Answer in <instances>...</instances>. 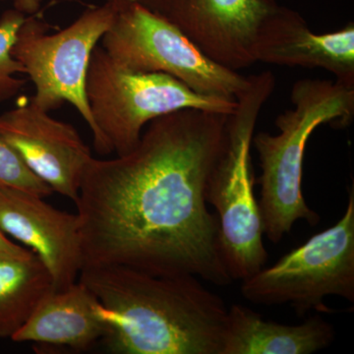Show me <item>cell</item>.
Returning a JSON list of instances; mask_svg holds the SVG:
<instances>
[{"instance_id": "6da1fadb", "label": "cell", "mask_w": 354, "mask_h": 354, "mask_svg": "<svg viewBox=\"0 0 354 354\" xmlns=\"http://www.w3.org/2000/svg\"><path fill=\"white\" fill-rule=\"evenodd\" d=\"M228 115L176 111L151 121L131 152L92 158L75 202L83 268L124 266L220 286L234 281L218 216L206 201Z\"/></svg>"}, {"instance_id": "7a4b0ae2", "label": "cell", "mask_w": 354, "mask_h": 354, "mask_svg": "<svg viewBox=\"0 0 354 354\" xmlns=\"http://www.w3.org/2000/svg\"><path fill=\"white\" fill-rule=\"evenodd\" d=\"M79 281L108 316L102 339L115 354H221L227 308L193 276L124 266L84 267Z\"/></svg>"}, {"instance_id": "3957f363", "label": "cell", "mask_w": 354, "mask_h": 354, "mask_svg": "<svg viewBox=\"0 0 354 354\" xmlns=\"http://www.w3.org/2000/svg\"><path fill=\"white\" fill-rule=\"evenodd\" d=\"M293 108L276 118L278 134H254L259 155L260 199L264 235L272 243L290 234L297 221L316 225L320 216L310 209L302 192L307 142L321 125L346 128L354 118V88L337 80L304 79L291 90Z\"/></svg>"}, {"instance_id": "277c9868", "label": "cell", "mask_w": 354, "mask_h": 354, "mask_svg": "<svg viewBox=\"0 0 354 354\" xmlns=\"http://www.w3.org/2000/svg\"><path fill=\"white\" fill-rule=\"evenodd\" d=\"M271 71L250 75L230 114L220 153L206 187V201L216 211L221 252L232 281H244L264 267L268 252L259 204L254 194L251 147L261 109L271 97Z\"/></svg>"}, {"instance_id": "5b68a950", "label": "cell", "mask_w": 354, "mask_h": 354, "mask_svg": "<svg viewBox=\"0 0 354 354\" xmlns=\"http://www.w3.org/2000/svg\"><path fill=\"white\" fill-rule=\"evenodd\" d=\"M86 97L101 139L100 155L131 152L151 121L183 109L232 114L237 100L200 94L167 74L125 68L97 46L86 78Z\"/></svg>"}, {"instance_id": "8992f818", "label": "cell", "mask_w": 354, "mask_h": 354, "mask_svg": "<svg viewBox=\"0 0 354 354\" xmlns=\"http://www.w3.org/2000/svg\"><path fill=\"white\" fill-rule=\"evenodd\" d=\"M242 297L255 304L290 305L298 316L311 310L330 313L324 299L339 297L354 302V186L346 212L269 268L242 281Z\"/></svg>"}, {"instance_id": "52a82bcc", "label": "cell", "mask_w": 354, "mask_h": 354, "mask_svg": "<svg viewBox=\"0 0 354 354\" xmlns=\"http://www.w3.org/2000/svg\"><path fill=\"white\" fill-rule=\"evenodd\" d=\"M116 12L108 3L88 8L55 34H48L46 22L29 16L21 25L12 48L13 57L25 67L36 88L32 104L50 113L69 102L90 127L99 153L101 139L86 97V78L93 51L113 25Z\"/></svg>"}, {"instance_id": "ba28073f", "label": "cell", "mask_w": 354, "mask_h": 354, "mask_svg": "<svg viewBox=\"0 0 354 354\" xmlns=\"http://www.w3.org/2000/svg\"><path fill=\"white\" fill-rule=\"evenodd\" d=\"M101 41L121 66L167 74L200 94L236 100L250 84V76L216 64L176 26L138 3L118 10Z\"/></svg>"}, {"instance_id": "9c48e42d", "label": "cell", "mask_w": 354, "mask_h": 354, "mask_svg": "<svg viewBox=\"0 0 354 354\" xmlns=\"http://www.w3.org/2000/svg\"><path fill=\"white\" fill-rule=\"evenodd\" d=\"M274 0H162L157 12L207 57L232 70L256 64L254 48Z\"/></svg>"}, {"instance_id": "30bf717a", "label": "cell", "mask_w": 354, "mask_h": 354, "mask_svg": "<svg viewBox=\"0 0 354 354\" xmlns=\"http://www.w3.org/2000/svg\"><path fill=\"white\" fill-rule=\"evenodd\" d=\"M0 136L53 192L76 202L93 156L75 127L31 102L0 115Z\"/></svg>"}, {"instance_id": "8fae6325", "label": "cell", "mask_w": 354, "mask_h": 354, "mask_svg": "<svg viewBox=\"0 0 354 354\" xmlns=\"http://www.w3.org/2000/svg\"><path fill=\"white\" fill-rule=\"evenodd\" d=\"M28 191L0 186V230L31 248L50 272L55 290L76 283L83 268L78 216Z\"/></svg>"}, {"instance_id": "7c38bea8", "label": "cell", "mask_w": 354, "mask_h": 354, "mask_svg": "<svg viewBox=\"0 0 354 354\" xmlns=\"http://www.w3.org/2000/svg\"><path fill=\"white\" fill-rule=\"evenodd\" d=\"M254 58L279 66L327 70L335 80L354 88V24L317 34L297 11L279 6L261 28Z\"/></svg>"}, {"instance_id": "4fadbf2b", "label": "cell", "mask_w": 354, "mask_h": 354, "mask_svg": "<svg viewBox=\"0 0 354 354\" xmlns=\"http://www.w3.org/2000/svg\"><path fill=\"white\" fill-rule=\"evenodd\" d=\"M108 327V316L99 300L78 281L48 293L11 339L83 351L101 342Z\"/></svg>"}, {"instance_id": "5bb4252c", "label": "cell", "mask_w": 354, "mask_h": 354, "mask_svg": "<svg viewBox=\"0 0 354 354\" xmlns=\"http://www.w3.org/2000/svg\"><path fill=\"white\" fill-rule=\"evenodd\" d=\"M334 339V327L321 316L283 325L234 304L225 316L221 354H310L328 348Z\"/></svg>"}, {"instance_id": "9a60e30c", "label": "cell", "mask_w": 354, "mask_h": 354, "mask_svg": "<svg viewBox=\"0 0 354 354\" xmlns=\"http://www.w3.org/2000/svg\"><path fill=\"white\" fill-rule=\"evenodd\" d=\"M53 290L50 272L36 254L0 253V337L11 339Z\"/></svg>"}, {"instance_id": "2e32d148", "label": "cell", "mask_w": 354, "mask_h": 354, "mask_svg": "<svg viewBox=\"0 0 354 354\" xmlns=\"http://www.w3.org/2000/svg\"><path fill=\"white\" fill-rule=\"evenodd\" d=\"M25 19V14L15 8L4 11L0 17V104L13 99L27 84L25 79L15 76L26 74V69L12 55L18 31Z\"/></svg>"}, {"instance_id": "e0dca14e", "label": "cell", "mask_w": 354, "mask_h": 354, "mask_svg": "<svg viewBox=\"0 0 354 354\" xmlns=\"http://www.w3.org/2000/svg\"><path fill=\"white\" fill-rule=\"evenodd\" d=\"M0 186L28 191L41 197L53 194L36 174H32L17 152L0 136Z\"/></svg>"}, {"instance_id": "ac0fdd59", "label": "cell", "mask_w": 354, "mask_h": 354, "mask_svg": "<svg viewBox=\"0 0 354 354\" xmlns=\"http://www.w3.org/2000/svg\"><path fill=\"white\" fill-rule=\"evenodd\" d=\"M162 0H104V3H108L113 7L116 11L124 8L130 4L138 3L140 6H145L153 12H157L158 6H160Z\"/></svg>"}, {"instance_id": "d6986e66", "label": "cell", "mask_w": 354, "mask_h": 354, "mask_svg": "<svg viewBox=\"0 0 354 354\" xmlns=\"http://www.w3.org/2000/svg\"><path fill=\"white\" fill-rule=\"evenodd\" d=\"M13 6L16 10L24 13L25 15H32L41 7V0H13Z\"/></svg>"}, {"instance_id": "ffe728a7", "label": "cell", "mask_w": 354, "mask_h": 354, "mask_svg": "<svg viewBox=\"0 0 354 354\" xmlns=\"http://www.w3.org/2000/svg\"><path fill=\"white\" fill-rule=\"evenodd\" d=\"M29 249L23 248L17 244L7 239L6 234L0 230V253L26 254L29 252Z\"/></svg>"}]
</instances>
